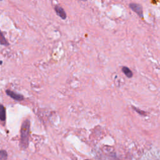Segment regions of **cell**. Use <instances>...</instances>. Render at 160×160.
<instances>
[{
	"label": "cell",
	"instance_id": "cell-1",
	"mask_svg": "<svg viewBox=\"0 0 160 160\" xmlns=\"http://www.w3.org/2000/svg\"><path fill=\"white\" fill-rule=\"evenodd\" d=\"M30 121L28 119H25L21 124L20 132V146L23 149H27L29 145V139L30 136Z\"/></svg>",
	"mask_w": 160,
	"mask_h": 160
},
{
	"label": "cell",
	"instance_id": "cell-2",
	"mask_svg": "<svg viewBox=\"0 0 160 160\" xmlns=\"http://www.w3.org/2000/svg\"><path fill=\"white\" fill-rule=\"evenodd\" d=\"M6 93L8 96H9L10 98H11L12 99H13L15 101H23L24 99V96L21 94H18L16 92H14L10 89H6Z\"/></svg>",
	"mask_w": 160,
	"mask_h": 160
},
{
	"label": "cell",
	"instance_id": "cell-3",
	"mask_svg": "<svg viewBox=\"0 0 160 160\" xmlns=\"http://www.w3.org/2000/svg\"><path fill=\"white\" fill-rule=\"evenodd\" d=\"M129 8L134 12H136L139 17L142 18L143 17V12H142V8L141 5L136 4V3H131L129 4Z\"/></svg>",
	"mask_w": 160,
	"mask_h": 160
},
{
	"label": "cell",
	"instance_id": "cell-4",
	"mask_svg": "<svg viewBox=\"0 0 160 160\" xmlns=\"http://www.w3.org/2000/svg\"><path fill=\"white\" fill-rule=\"evenodd\" d=\"M54 10L57 15L59 16L61 19H65L66 18V13L62 7L59 6V5H56L54 7Z\"/></svg>",
	"mask_w": 160,
	"mask_h": 160
},
{
	"label": "cell",
	"instance_id": "cell-5",
	"mask_svg": "<svg viewBox=\"0 0 160 160\" xmlns=\"http://www.w3.org/2000/svg\"><path fill=\"white\" fill-rule=\"evenodd\" d=\"M6 118V108L5 107L0 104V120L2 121H4Z\"/></svg>",
	"mask_w": 160,
	"mask_h": 160
},
{
	"label": "cell",
	"instance_id": "cell-6",
	"mask_svg": "<svg viewBox=\"0 0 160 160\" xmlns=\"http://www.w3.org/2000/svg\"><path fill=\"white\" fill-rule=\"evenodd\" d=\"M122 71L123 72V73L129 78H131L132 77V71H131V69L128 68V67H126V66H123L122 68Z\"/></svg>",
	"mask_w": 160,
	"mask_h": 160
},
{
	"label": "cell",
	"instance_id": "cell-7",
	"mask_svg": "<svg viewBox=\"0 0 160 160\" xmlns=\"http://www.w3.org/2000/svg\"><path fill=\"white\" fill-rule=\"evenodd\" d=\"M0 44L3 46H8L9 42L7 41L6 39L4 36L2 32L0 31Z\"/></svg>",
	"mask_w": 160,
	"mask_h": 160
},
{
	"label": "cell",
	"instance_id": "cell-8",
	"mask_svg": "<svg viewBox=\"0 0 160 160\" xmlns=\"http://www.w3.org/2000/svg\"><path fill=\"white\" fill-rule=\"evenodd\" d=\"M8 153L4 149L0 150V160H7Z\"/></svg>",
	"mask_w": 160,
	"mask_h": 160
},
{
	"label": "cell",
	"instance_id": "cell-9",
	"mask_svg": "<svg viewBox=\"0 0 160 160\" xmlns=\"http://www.w3.org/2000/svg\"><path fill=\"white\" fill-rule=\"evenodd\" d=\"M134 110H135L136 112H138L139 114H144V112H143V111H140V110H139L138 109H135L134 108Z\"/></svg>",
	"mask_w": 160,
	"mask_h": 160
},
{
	"label": "cell",
	"instance_id": "cell-10",
	"mask_svg": "<svg viewBox=\"0 0 160 160\" xmlns=\"http://www.w3.org/2000/svg\"><path fill=\"white\" fill-rule=\"evenodd\" d=\"M81 1H86V0H81Z\"/></svg>",
	"mask_w": 160,
	"mask_h": 160
},
{
	"label": "cell",
	"instance_id": "cell-11",
	"mask_svg": "<svg viewBox=\"0 0 160 160\" xmlns=\"http://www.w3.org/2000/svg\"><path fill=\"white\" fill-rule=\"evenodd\" d=\"M86 160H88V159H86Z\"/></svg>",
	"mask_w": 160,
	"mask_h": 160
}]
</instances>
